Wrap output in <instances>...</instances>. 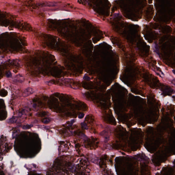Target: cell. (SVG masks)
I'll list each match as a JSON object with an SVG mask.
<instances>
[{
	"label": "cell",
	"mask_w": 175,
	"mask_h": 175,
	"mask_svg": "<svg viewBox=\"0 0 175 175\" xmlns=\"http://www.w3.org/2000/svg\"><path fill=\"white\" fill-rule=\"evenodd\" d=\"M3 75L2 72L0 69V79L2 78L3 77Z\"/></svg>",
	"instance_id": "3"
},
{
	"label": "cell",
	"mask_w": 175,
	"mask_h": 175,
	"mask_svg": "<svg viewBox=\"0 0 175 175\" xmlns=\"http://www.w3.org/2000/svg\"><path fill=\"white\" fill-rule=\"evenodd\" d=\"M23 39H19L13 35L4 34L0 36V48L2 50H9L12 53H18L22 50L25 46Z\"/></svg>",
	"instance_id": "1"
},
{
	"label": "cell",
	"mask_w": 175,
	"mask_h": 175,
	"mask_svg": "<svg viewBox=\"0 0 175 175\" xmlns=\"http://www.w3.org/2000/svg\"><path fill=\"white\" fill-rule=\"evenodd\" d=\"M8 94L7 91L6 90L2 89L0 90V96L2 97H5Z\"/></svg>",
	"instance_id": "2"
}]
</instances>
